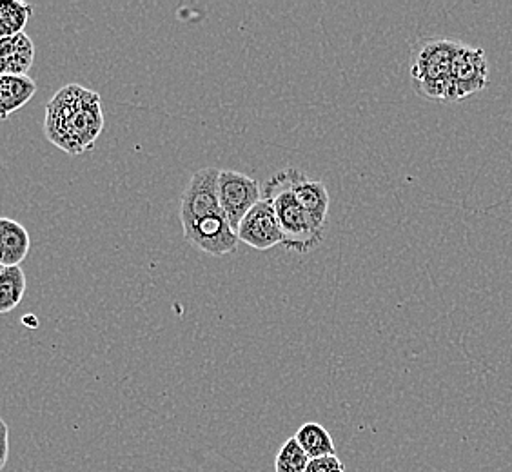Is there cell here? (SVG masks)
Segmentation results:
<instances>
[{"label":"cell","mask_w":512,"mask_h":472,"mask_svg":"<svg viewBox=\"0 0 512 472\" xmlns=\"http://www.w3.org/2000/svg\"><path fill=\"white\" fill-rule=\"evenodd\" d=\"M33 6L22 0H0V39L24 33Z\"/></svg>","instance_id":"4fadbf2b"},{"label":"cell","mask_w":512,"mask_h":472,"mask_svg":"<svg viewBox=\"0 0 512 472\" xmlns=\"http://www.w3.org/2000/svg\"><path fill=\"white\" fill-rule=\"evenodd\" d=\"M2 269H4V267L0 266V271H2Z\"/></svg>","instance_id":"e0dca14e"},{"label":"cell","mask_w":512,"mask_h":472,"mask_svg":"<svg viewBox=\"0 0 512 472\" xmlns=\"http://www.w3.org/2000/svg\"><path fill=\"white\" fill-rule=\"evenodd\" d=\"M293 171L282 169L262 184V197L275 207L276 218L282 229V246L293 253H307L320 246L324 231L316 229L307 217L304 207L296 200L293 191Z\"/></svg>","instance_id":"7a4b0ae2"},{"label":"cell","mask_w":512,"mask_h":472,"mask_svg":"<svg viewBox=\"0 0 512 472\" xmlns=\"http://www.w3.org/2000/svg\"><path fill=\"white\" fill-rule=\"evenodd\" d=\"M306 472H345V465L336 454H333V456L309 460Z\"/></svg>","instance_id":"9a60e30c"},{"label":"cell","mask_w":512,"mask_h":472,"mask_svg":"<svg viewBox=\"0 0 512 472\" xmlns=\"http://www.w3.org/2000/svg\"><path fill=\"white\" fill-rule=\"evenodd\" d=\"M293 191L300 206L304 207L309 220L313 222V226L320 231H325L327 224V213H329V191L327 187L318 182L307 178L306 173L295 169L293 171Z\"/></svg>","instance_id":"52a82bcc"},{"label":"cell","mask_w":512,"mask_h":472,"mask_svg":"<svg viewBox=\"0 0 512 472\" xmlns=\"http://www.w3.org/2000/svg\"><path fill=\"white\" fill-rule=\"evenodd\" d=\"M102 129L104 113L97 91L68 84L46 106L44 135L68 155L77 157L93 149Z\"/></svg>","instance_id":"6da1fadb"},{"label":"cell","mask_w":512,"mask_h":472,"mask_svg":"<svg viewBox=\"0 0 512 472\" xmlns=\"http://www.w3.org/2000/svg\"><path fill=\"white\" fill-rule=\"evenodd\" d=\"M262 198V186L255 178L238 171H222L218 175V200L231 229L237 233L247 211Z\"/></svg>","instance_id":"5b68a950"},{"label":"cell","mask_w":512,"mask_h":472,"mask_svg":"<svg viewBox=\"0 0 512 472\" xmlns=\"http://www.w3.org/2000/svg\"><path fill=\"white\" fill-rule=\"evenodd\" d=\"M295 440L306 451L309 460L333 456L336 453L333 436L324 425L316 422H307L296 431Z\"/></svg>","instance_id":"8fae6325"},{"label":"cell","mask_w":512,"mask_h":472,"mask_svg":"<svg viewBox=\"0 0 512 472\" xmlns=\"http://www.w3.org/2000/svg\"><path fill=\"white\" fill-rule=\"evenodd\" d=\"M10 458V427L0 418V471L6 467Z\"/></svg>","instance_id":"2e32d148"},{"label":"cell","mask_w":512,"mask_h":472,"mask_svg":"<svg viewBox=\"0 0 512 472\" xmlns=\"http://www.w3.org/2000/svg\"><path fill=\"white\" fill-rule=\"evenodd\" d=\"M309 456L293 438H289L275 458V472H306Z\"/></svg>","instance_id":"5bb4252c"},{"label":"cell","mask_w":512,"mask_h":472,"mask_svg":"<svg viewBox=\"0 0 512 472\" xmlns=\"http://www.w3.org/2000/svg\"><path fill=\"white\" fill-rule=\"evenodd\" d=\"M489 84V62L482 48L460 42L451 66L449 102H460L480 93Z\"/></svg>","instance_id":"277c9868"},{"label":"cell","mask_w":512,"mask_h":472,"mask_svg":"<svg viewBox=\"0 0 512 472\" xmlns=\"http://www.w3.org/2000/svg\"><path fill=\"white\" fill-rule=\"evenodd\" d=\"M26 295V273L22 267H4L0 271V315L11 313Z\"/></svg>","instance_id":"7c38bea8"},{"label":"cell","mask_w":512,"mask_h":472,"mask_svg":"<svg viewBox=\"0 0 512 472\" xmlns=\"http://www.w3.org/2000/svg\"><path fill=\"white\" fill-rule=\"evenodd\" d=\"M460 42L449 39H424L418 42L411 62V80L420 97L434 102H449L451 66Z\"/></svg>","instance_id":"3957f363"},{"label":"cell","mask_w":512,"mask_h":472,"mask_svg":"<svg viewBox=\"0 0 512 472\" xmlns=\"http://www.w3.org/2000/svg\"><path fill=\"white\" fill-rule=\"evenodd\" d=\"M30 249L28 229L13 218L0 217V266L20 267Z\"/></svg>","instance_id":"9c48e42d"},{"label":"cell","mask_w":512,"mask_h":472,"mask_svg":"<svg viewBox=\"0 0 512 472\" xmlns=\"http://www.w3.org/2000/svg\"><path fill=\"white\" fill-rule=\"evenodd\" d=\"M238 242H244L256 251H267L282 246V229L276 218L275 207L267 200L260 198L255 206L247 211L237 229Z\"/></svg>","instance_id":"8992f818"},{"label":"cell","mask_w":512,"mask_h":472,"mask_svg":"<svg viewBox=\"0 0 512 472\" xmlns=\"http://www.w3.org/2000/svg\"><path fill=\"white\" fill-rule=\"evenodd\" d=\"M35 62V44L26 33L0 39V75L24 77Z\"/></svg>","instance_id":"ba28073f"},{"label":"cell","mask_w":512,"mask_h":472,"mask_svg":"<svg viewBox=\"0 0 512 472\" xmlns=\"http://www.w3.org/2000/svg\"><path fill=\"white\" fill-rule=\"evenodd\" d=\"M37 93V82L24 75H0V120L24 108Z\"/></svg>","instance_id":"30bf717a"}]
</instances>
